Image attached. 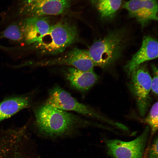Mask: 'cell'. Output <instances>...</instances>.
<instances>
[{
    "instance_id": "e0dca14e",
    "label": "cell",
    "mask_w": 158,
    "mask_h": 158,
    "mask_svg": "<svg viewBox=\"0 0 158 158\" xmlns=\"http://www.w3.org/2000/svg\"><path fill=\"white\" fill-rule=\"evenodd\" d=\"M153 77H151V91L156 97L158 96V71L157 68L154 66H152Z\"/></svg>"
},
{
    "instance_id": "30bf717a",
    "label": "cell",
    "mask_w": 158,
    "mask_h": 158,
    "mask_svg": "<svg viewBox=\"0 0 158 158\" xmlns=\"http://www.w3.org/2000/svg\"><path fill=\"white\" fill-rule=\"evenodd\" d=\"M157 41L152 37L147 36L143 39L141 46L126 64L125 69L128 75L144 62L158 57Z\"/></svg>"
},
{
    "instance_id": "52a82bcc",
    "label": "cell",
    "mask_w": 158,
    "mask_h": 158,
    "mask_svg": "<svg viewBox=\"0 0 158 158\" xmlns=\"http://www.w3.org/2000/svg\"><path fill=\"white\" fill-rule=\"evenodd\" d=\"M70 4V0H33L24 2L19 13L26 18L59 15L66 13Z\"/></svg>"
},
{
    "instance_id": "5b68a950",
    "label": "cell",
    "mask_w": 158,
    "mask_h": 158,
    "mask_svg": "<svg viewBox=\"0 0 158 158\" xmlns=\"http://www.w3.org/2000/svg\"><path fill=\"white\" fill-rule=\"evenodd\" d=\"M128 88L134 97L139 113L143 117L145 115L151 101V77L146 68L140 66L129 75Z\"/></svg>"
},
{
    "instance_id": "7c38bea8",
    "label": "cell",
    "mask_w": 158,
    "mask_h": 158,
    "mask_svg": "<svg viewBox=\"0 0 158 158\" xmlns=\"http://www.w3.org/2000/svg\"><path fill=\"white\" fill-rule=\"evenodd\" d=\"M30 105V99L27 97H16L5 99L0 103V122L29 107Z\"/></svg>"
},
{
    "instance_id": "277c9868",
    "label": "cell",
    "mask_w": 158,
    "mask_h": 158,
    "mask_svg": "<svg viewBox=\"0 0 158 158\" xmlns=\"http://www.w3.org/2000/svg\"><path fill=\"white\" fill-rule=\"evenodd\" d=\"M44 104L64 111H75L114 126L116 124V122L102 115L92 107L79 102L59 86L51 89Z\"/></svg>"
},
{
    "instance_id": "8fae6325",
    "label": "cell",
    "mask_w": 158,
    "mask_h": 158,
    "mask_svg": "<svg viewBox=\"0 0 158 158\" xmlns=\"http://www.w3.org/2000/svg\"><path fill=\"white\" fill-rule=\"evenodd\" d=\"M65 76L72 87L81 92L89 90L99 79L93 69L84 71L73 67L67 69Z\"/></svg>"
},
{
    "instance_id": "4fadbf2b",
    "label": "cell",
    "mask_w": 158,
    "mask_h": 158,
    "mask_svg": "<svg viewBox=\"0 0 158 158\" xmlns=\"http://www.w3.org/2000/svg\"><path fill=\"white\" fill-rule=\"evenodd\" d=\"M139 22L144 25L151 20H157V0H139L138 4Z\"/></svg>"
},
{
    "instance_id": "ba28073f",
    "label": "cell",
    "mask_w": 158,
    "mask_h": 158,
    "mask_svg": "<svg viewBox=\"0 0 158 158\" xmlns=\"http://www.w3.org/2000/svg\"><path fill=\"white\" fill-rule=\"evenodd\" d=\"M44 64L64 65L87 71L93 69L95 65L90 57L87 50L75 48L65 55L44 62Z\"/></svg>"
},
{
    "instance_id": "9a60e30c",
    "label": "cell",
    "mask_w": 158,
    "mask_h": 158,
    "mask_svg": "<svg viewBox=\"0 0 158 158\" xmlns=\"http://www.w3.org/2000/svg\"><path fill=\"white\" fill-rule=\"evenodd\" d=\"M0 37L5 38L15 41L24 40V32L21 21L9 25L1 32Z\"/></svg>"
},
{
    "instance_id": "6da1fadb",
    "label": "cell",
    "mask_w": 158,
    "mask_h": 158,
    "mask_svg": "<svg viewBox=\"0 0 158 158\" xmlns=\"http://www.w3.org/2000/svg\"><path fill=\"white\" fill-rule=\"evenodd\" d=\"M35 115L36 127L39 133L50 137L68 135L79 128L94 124L77 115L45 104L36 109Z\"/></svg>"
},
{
    "instance_id": "2e32d148",
    "label": "cell",
    "mask_w": 158,
    "mask_h": 158,
    "mask_svg": "<svg viewBox=\"0 0 158 158\" xmlns=\"http://www.w3.org/2000/svg\"><path fill=\"white\" fill-rule=\"evenodd\" d=\"M158 102L152 105L150 112L143 120L144 123L150 127L152 134L155 133L158 129Z\"/></svg>"
},
{
    "instance_id": "5bb4252c",
    "label": "cell",
    "mask_w": 158,
    "mask_h": 158,
    "mask_svg": "<svg viewBox=\"0 0 158 158\" xmlns=\"http://www.w3.org/2000/svg\"><path fill=\"white\" fill-rule=\"evenodd\" d=\"M92 6L104 19L114 18L120 8L122 0H90Z\"/></svg>"
},
{
    "instance_id": "ac0fdd59",
    "label": "cell",
    "mask_w": 158,
    "mask_h": 158,
    "mask_svg": "<svg viewBox=\"0 0 158 158\" xmlns=\"http://www.w3.org/2000/svg\"><path fill=\"white\" fill-rule=\"evenodd\" d=\"M158 138L154 140L149 151V158H158Z\"/></svg>"
},
{
    "instance_id": "8992f818",
    "label": "cell",
    "mask_w": 158,
    "mask_h": 158,
    "mask_svg": "<svg viewBox=\"0 0 158 158\" xmlns=\"http://www.w3.org/2000/svg\"><path fill=\"white\" fill-rule=\"evenodd\" d=\"M149 130V127L146 126L140 135L129 142L116 139L107 141L108 153L114 158H142Z\"/></svg>"
},
{
    "instance_id": "d6986e66",
    "label": "cell",
    "mask_w": 158,
    "mask_h": 158,
    "mask_svg": "<svg viewBox=\"0 0 158 158\" xmlns=\"http://www.w3.org/2000/svg\"><path fill=\"white\" fill-rule=\"evenodd\" d=\"M33 0H25L24 2H26V3H30Z\"/></svg>"
},
{
    "instance_id": "9c48e42d",
    "label": "cell",
    "mask_w": 158,
    "mask_h": 158,
    "mask_svg": "<svg viewBox=\"0 0 158 158\" xmlns=\"http://www.w3.org/2000/svg\"><path fill=\"white\" fill-rule=\"evenodd\" d=\"M21 21L24 40L29 44L39 42L47 33L51 25L47 16L27 18Z\"/></svg>"
},
{
    "instance_id": "3957f363",
    "label": "cell",
    "mask_w": 158,
    "mask_h": 158,
    "mask_svg": "<svg viewBox=\"0 0 158 158\" xmlns=\"http://www.w3.org/2000/svg\"><path fill=\"white\" fill-rule=\"evenodd\" d=\"M78 30L75 25L62 19L51 25L47 33L35 44L43 54L61 53L77 40Z\"/></svg>"
},
{
    "instance_id": "7a4b0ae2",
    "label": "cell",
    "mask_w": 158,
    "mask_h": 158,
    "mask_svg": "<svg viewBox=\"0 0 158 158\" xmlns=\"http://www.w3.org/2000/svg\"><path fill=\"white\" fill-rule=\"evenodd\" d=\"M126 36L125 30H116L95 42L87 51L95 66L107 68L118 60L125 48Z\"/></svg>"
}]
</instances>
